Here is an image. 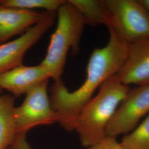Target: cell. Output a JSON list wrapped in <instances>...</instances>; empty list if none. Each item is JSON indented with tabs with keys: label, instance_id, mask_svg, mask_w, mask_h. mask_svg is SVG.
Instances as JSON below:
<instances>
[{
	"label": "cell",
	"instance_id": "6da1fadb",
	"mask_svg": "<svg viewBox=\"0 0 149 149\" xmlns=\"http://www.w3.org/2000/svg\"><path fill=\"white\" fill-rule=\"evenodd\" d=\"M108 30L109 38L106 45L95 49L91 55L84 84L71 92L61 79L54 82L50 88L52 107L58 116V123L68 132L74 131L82 108L93 97L97 88L117 73L125 60L129 44L114 29Z\"/></svg>",
	"mask_w": 149,
	"mask_h": 149
},
{
	"label": "cell",
	"instance_id": "7a4b0ae2",
	"mask_svg": "<svg viewBox=\"0 0 149 149\" xmlns=\"http://www.w3.org/2000/svg\"><path fill=\"white\" fill-rule=\"evenodd\" d=\"M115 74L100 87L97 94L79 113L74 130L84 147L88 148L106 137L108 123L130 89L120 82Z\"/></svg>",
	"mask_w": 149,
	"mask_h": 149
},
{
	"label": "cell",
	"instance_id": "3957f363",
	"mask_svg": "<svg viewBox=\"0 0 149 149\" xmlns=\"http://www.w3.org/2000/svg\"><path fill=\"white\" fill-rule=\"evenodd\" d=\"M56 12L57 26L40 64L54 82L61 80L69 50L72 51L71 55L79 53L80 39L86 25L83 16L69 1H66Z\"/></svg>",
	"mask_w": 149,
	"mask_h": 149
},
{
	"label": "cell",
	"instance_id": "277c9868",
	"mask_svg": "<svg viewBox=\"0 0 149 149\" xmlns=\"http://www.w3.org/2000/svg\"><path fill=\"white\" fill-rule=\"evenodd\" d=\"M113 17L112 28L128 44L149 39V13L138 0H104Z\"/></svg>",
	"mask_w": 149,
	"mask_h": 149
},
{
	"label": "cell",
	"instance_id": "5b68a950",
	"mask_svg": "<svg viewBox=\"0 0 149 149\" xmlns=\"http://www.w3.org/2000/svg\"><path fill=\"white\" fill-rule=\"evenodd\" d=\"M48 81H44L27 92L21 105L15 108L17 135H26L37 126L58 123V116L52 108L48 96Z\"/></svg>",
	"mask_w": 149,
	"mask_h": 149
},
{
	"label": "cell",
	"instance_id": "8992f818",
	"mask_svg": "<svg viewBox=\"0 0 149 149\" xmlns=\"http://www.w3.org/2000/svg\"><path fill=\"white\" fill-rule=\"evenodd\" d=\"M149 113V84L130 89L108 123L106 136L117 138L132 132Z\"/></svg>",
	"mask_w": 149,
	"mask_h": 149
},
{
	"label": "cell",
	"instance_id": "52a82bcc",
	"mask_svg": "<svg viewBox=\"0 0 149 149\" xmlns=\"http://www.w3.org/2000/svg\"><path fill=\"white\" fill-rule=\"evenodd\" d=\"M56 12L45 11L37 23L9 42L0 44V74L23 65L27 50L35 45L53 26Z\"/></svg>",
	"mask_w": 149,
	"mask_h": 149
},
{
	"label": "cell",
	"instance_id": "ba28073f",
	"mask_svg": "<svg viewBox=\"0 0 149 149\" xmlns=\"http://www.w3.org/2000/svg\"><path fill=\"white\" fill-rule=\"evenodd\" d=\"M115 76L125 85L149 84V39L129 44L125 60Z\"/></svg>",
	"mask_w": 149,
	"mask_h": 149
},
{
	"label": "cell",
	"instance_id": "9c48e42d",
	"mask_svg": "<svg viewBox=\"0 0 149 149\" xmlns=\"http://www.w3.org/2000/svg\"><path fill=\"white\" fill-rule=\"evenodd\" d=\"M50 78L47 69L41 64L34 66L23 65L0 74V88L19 97Z\"/></svg>",
	"mask_w": 149,
	"mask_h": 149
},
{
	"label": "cell",
	"instance_id": "30bf717a",
	"mask_svg": "<svg viewBox=\"0 0 149 149\" xmlns=\"http://www.w3.org/2000/svg\"><path fill=\"white\" fill-rule=\"evenodd\" d=\"M43 13L0 5V44L27 32L39 22Z\"/></svg>",
	"mask_w": 149,
	"mask_h": 149
},
{
	"label": "cell",
	"instance_id": "8fae6325",
	"mask_svg": "<svg viewBox=\"0 0 149 149\" xmlns=\"http://www.w3.org/2000/svg\"><path fill=\"white\" fill-rule=\"evenodd\" d=\"M83 16L86 24L96 26L103 24L108 29L114 26L113 17L104 0H69Z\"/></svg>",
	"mask_w": 149,
	"mask_h": 149
},
{
	"label": "cell",
	"instance_id": "7c38bea8",
	"mask_svg": "<svg viewBox=\"0 0 149 149\" xmlns=\"http://www.w3.org/2000/svg\"><path fill=\"white\" fill-rule=\"evenodd\" d=\"M15 97L0 95V149H8L17 133Z\"/></svg>",
	"mask_w": 149,
	"mask_h": 149
},
{
	"label": "cell",
	"instance_id": "4fadbf2b",
	"mask_svg": "<svg viewBox=\"0 0 149 149\" xmlns=\"http://www.w3.org/2000/svg\"><path fill=\"white\" fill-rule=\"evenodd\" d=\"M120 143L125 149H149V114L138 127L125 135Z\"/></svg>",
	"mask_w": 149,
	"mask_h": 149
},
{
	"label": "cell",
	"instance_id": "5bb4252c",
	"mask_svg": "<svg viewBox=\"0 0 149 149\" xmlns=\"http://www.w3.org/2000/svg\"><path fill=\"white\" fill-rule=\"evenodd\" d=\"M65 2L64 0H3L1 5L29 10L40 8L45 11L56 12Z\"/></svg>",
	"mask_w": 149,
	"mask_h": 149
},
{
	"label": "cell",
	"instance_id": "9a60e30c",
	"mask_svg": "<svg viewBox=\"0 0 149 149\" xmlns=\"http://www.w3.org/2000/svg\"><path fill=\"white\" fill-rule=\"evenodd\" d=\"M86 149H125L118 142L117 138L106 136L100 142L87 148Z\"/></svg>",
	"mask_w": 149,
	"mask_h": 149
},
{
	"label": "cell",
	"instance_id": "2e32d148",
	"mask_svg": "<svg viewBox=\"0 0 149 149\" xmlns=\"http://www.w3.org/2000/svg\"><path fill=\"white\" fill-rule=\"evenodd\" d=\"M8 149H31L30 145L27 142L26 135H17Z\"/></svg>",
	"mask_w": 149,
	"mask_h": 149
},
{
	"label": "cell",
	"instance_id": "e0dca14e",
	"mask_svg": "<svg viewBox=\"0 0 149 149\" xmlns=\"http://www.w3.org/2000/svg\"><path fill=\"white\" fill-rule=\"evenodd\" d=\"M138 1L149 13V0H138Z\"/></svg>",
	"mask_w": 149,
	"mask_h": 149
},
{
	"label": "cell",
	"instance_id": "ac0fdd59",
	"mask_svg": "<svg viewBox=\"0 0 149 149\" xmlns=\"http://www.w3.org/2000/svg\"><path fill=\"white\" fill-rule=\"evenodd\" d=\"M2 1H3V0H0V5H1V4H2Z\"/></svg>",
	"mask_w": 149,
	"mask_h": 149
},
{
	"label": "cell",
	"instance_id": "d6986e66",
	"mask_svg": "<svg viewBox=\"0 0 149 149\" xmlns=\"http://www.w3.org/2000/svg\"><path fill=\"white\" fill-rule=\"evenodd\" d=\"M1 89L0 88V95H1Z\"/></svg>",
	"mask_w": 149,
	"mask_h": 149
}]
</instances>
